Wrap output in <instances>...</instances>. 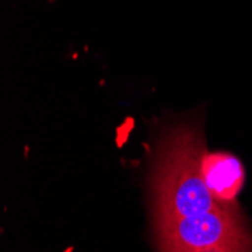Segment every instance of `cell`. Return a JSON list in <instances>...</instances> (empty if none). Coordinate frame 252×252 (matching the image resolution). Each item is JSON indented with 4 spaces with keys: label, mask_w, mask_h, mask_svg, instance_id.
<instances>
[{
    "label": "cell",
    "mask_w": 252,
    "mask_h": 252,
    "mask_svg": "<svg viewBox=\"0 0 252 252\" xmlns=\"http://www.w3.org/2000/svg\"><path fill=\"white\" fill-rule=\"evenodd\" d=\"M204 141L198 130L178 127L157 148L153 190L162 252H252L233 202L218 201L201 174Z\"/></svg>",
    "instance_id": "cell-1"
},
{
    "label": "cell",
    "mask_w": 252,
    "mask_h": 252,
    "mask_svg": "<svg viewBox=\"0 0 252 252\" xmlns=\"http://www.w3.org/2000/svg\"><path fill=\"white\" fill-rule=\"evenodd\" d=\"M201 174L210 193L222 202H233L245 181V171L240 160L228 153L204 151Z\"/></svg>",
    "instance_id": "cell-2"
}]
</instances>
